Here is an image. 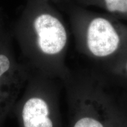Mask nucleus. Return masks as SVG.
<instances>
[{"mask_svg":"<svg viewBox=\"0 0 127 127\" xmlns=\"http://www.w3.org/2000/svg\"><path fill=\"white\" fill-rule=\"evenodd\" d=\"M77 32L82 52L109 69L127 52V25L108 14L80 12Z\"/></svg>","mask_w":127,"mask_h":127,"instance_id":"nucleus-1","label":"nucleus"},{"mask_svg":"<svg viewBox=\"0 0 127 127\" xmlns=\"http://www.w3.org/2000/svg\"><path fill=\"white\" fill-rule=\"evenodd\" d=\"M71 127H109L120 103L102 79L91 75L79 88Z\"/></svg>","mask_w":127,"mask_h":127,"instance_id":"nucleus-2","label":"nucleus"},{"mask_svg":"<svg viewBox=\"0 0 127 127\" xmlns=\"http://www.w3.org/2000/svg\"><path fill=\"white\" fill-rule=\"evenodd\" d=\"M33 27L41 53L52 58L61 56L68 42L67 31L61 20L51 13L44 12L35 18Z\"/></svg>","mask_w":127,"mask_h":127,"instance_id":"nucleus-3","label":"nucleus"},{"mask_svg":"<svg viewBox=\"0 0 127 127\" xmlns=\"http://www.w3.org/2000/svg\"><path fill=\"white\" fill-rule=\"evenodd\" d=\"M51 107L42 96H33L26 100L21 111L23 127H55Z\"/></svg>","mask_w":127,"mask_h":127,"instance_id":"nucleus-4","label":"nucleus"},{"mask_svg":"<svg viewBox=\"0 0 127 127\" xmlns=\"http://www.w3.org/2000/svg\"><path fill=\"white\" fill-rule=\"evenodd\" d=\"M85 4L101 8L117 20L127 21V0H88Z\"/></svg>","mask_w":127,"mask_h":127,"instance_id":"nucleus-5","label":"nucleus"},{"mask_svg":"<svg viewBox=\"0 0 127 127\" xmlns=\"http://www.w3.org/2000/svg\"><path fill=\"white\" fill-rule=\"evenodd\" d=\"M11 68V61L7 55L0 53V102L4 95V79Z\"/></svg>","mask_w":127,"mask_h":127,"instance_id":"nucleus-6","label":"nucleus"},{"mask_svg":"<svg viewBox=\"0 0 127 127\" xmlns=\"http://www.w3.org/2000/svg\"><path fill=\"white\" fill-rule=\"evenodd\" d=\"M109 127H127V111L123 104L116 111Z\"/></svg>","mask_w":127,"mask_h":127,"instance_id":"nucleus-7","label":"nucleus"},{"mask_svg":"<svg viewBox=\"0 0 127 127\" xmlns=\"http://www.w3.org/2000/svg\"><path fill=\"white\" fill-rule=\"evenodd\" d=\"M110 71L117 76L127 78V52L118 63L110 68Z\"/></svg>","mask_w":127,"mask_h":127,"instance_id":"nucleus-8","label":"nucleus"},{"mask_svg":"<svg viewBox=\"0 0 127 127\" xmlns=\"http://www.w3.org/2000/svg\"><path fill=\"white\" fill-rule=\"evenodd\" d=\"M81 1H82V2H83L84 3H85V2H86L87 1H88V0H81Z\"/></svg>","mask_w":127,"mask_h":127,"instance_id":"nucleus-9","label":"nucleus"}]
</instances>
